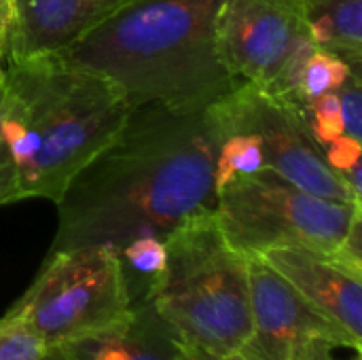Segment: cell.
Instances as JSON below:
<instances>
[{"instance_id":"1","label":"cell","mask_w":362,"mask_h":360,"mask_svg":"<svg viewBox=\"0 0 362 360\" xmlns=\"http://www.w3.org/2000/svg\"><path fill=\"white\" fill-rule=\"evenodd\" d=\"M210 106L129 108L115 140L55 204L57 231L49 252L108 246L119 255L132 240H165L187 219L214 210L218 129Z\"/></svg>"},{"instance_id":"2","label":"cell","mask_w":362,"mask_h":360,"mask_svg":"<svg viewBox=\"0 0 362 360\" xmlns=\"http://www.w3.org/2000/svg\"><path fill=\"white\" fill-rule=\"evenodd\" d=\"M127 115V102L108 79L55 53L8 62L0 208L38 197L57 204L72 178L115 140Z\"/></svg>"},{"instance_id":"3","label":"cell","mask_w":362,"mask_h":360,"mask_svg":"<svg viewBox=\"0 0 362 360\" xmlns=\"http://www.w3.org/2000/svg\"><path fill=\"white\" fill-rule=\"evenodd\" d=\"M221 2L134 0L55 55L108 79L129 108H206L240 83L216 53Z\"/></svg>"},{"instance_id":"4","label":"cell","mask_w":362,"mask_h":360,"mask_svg":"<svg viewBox=\"0 0 362 360\" xmlns=\"http://www.w3.org/2000/svg\"><path fill=\"white\" fill-rule=\"evenodd\" d=\"M142 299L185 346L238 354L252 333L248 257L225 240L214 210L165 238V267Z\"/></svg>"},{"instance_id":"5","label":"cell","mask_w":362,"mask_h":360,"mask_svg":"<svg viewBox=\"0 0 362 360\" xmlns=\"http://www.w3.org/2000/svg\"><path fill=\"white\" fill-rule=\"evenodd\" d=\"M361 212L362 204L314 195L272 170L229 180L214 208L225 240L246 257L274 248L331 257Z\"/></svg>"},{"instance_id":"6","label":"cell","mask_w":362,"mask_h":360,"mask_svg":"<svg viewBox=\"0 0 362 360\" xmlns=\"http://www.w3.org/2000/svg\"><path fill=\"white\" fill-rule=\"evenodd\" d=\"M11 312L51 350L119 329L132 318L134 301L119 255L83 246L49 252Z\"/></svg>"},{"instance_id":"7","label":"cell","mask_w":362,"mask_h":360,"mask_svg":"<svg viewBox=\"0 0 362 360\" xmlns=\"http://www.w3.org/2000/svg\"><path fill=\"white\" fill-rule=\"evenodd\" d=\"M214 42L235 81L278 100L288 98L301 64L316 49L301 0H223Z\"/></svg>"},{"instance_id":"8","label":"cell","mask_w":362,"mask_h":360,"mask_svg":"<svg viewBox=\"0 0 362 360\" xmlns=\"http://www.w3.org/2000/svg\"><path fill=\"white\" fill-rule=\"evenodd\" d=\"M221 125L250 134L261 149L265 170L288 182L337 202L361 204L352 197L344 178L329 166L325 151L312 138L299 110L255 85L238 83L212 104Z\"/></svg>"},{"instance_id":"9","label":"cell","mask_w":362,"mask_h":360,"mask_svg":"<svg viewBox=\"0 0 362 360\" xmlns=\"http://www.w3.org/2000/svg\"><path fill=\"white\" fill-rule=\"evenodd\" d=\"M248 278L252 333L238 352L244 360H291L305 339L362 350V342L308 303L261 257H248Z\"/></svg>"},{"instance_id":"10","label":"cell","mask_w":362,"mask_h":360,"mask_svg":"<svg viewBox=\"0 0 362 360\" xmlns=\"http://www.w3.org/2000/svg\"><path fill=\"white\" fill-rule=\"evenodd\" d=\"M134 0H13L6 59L59 53Z\"/></svg>"},{"instance_id":"11","label":"cell","mask_w":362,"mask_h":360,"mask_svg":"<svg viewBox=\"0 0 362 360\" xmlns=\"http://www.w3.org/2000/svg\"><path fill=\"white\" fill-rule=\"evenodd\" d=\"M259 257L320 314L362 342V280L308 250L274 248Z\"/></svg>"},{"instance_id":"12","label":"cell","mask_w":362,"mask_h":360,"mask_svg":"<svg viewBox=\"0 0 362 360\" xmlns=\"http://www.w3.org/2000/svg\"><path fill=\"white\" fill-rule=\"evenodd\" d=\"M182 342L144 299L115 331L62 346L70 360H178Z\"/></svg>"},{"instance_id":"13","label":"cell","mask_w":362,"mask_h":360,"mask_svg":"<svg viewBox=\"0 0 362 360\" xmlns=\"http://www.w3.org/2000/svg\"><path fill=\"white\" fill-rule=\"evenodd\" d=\"M301 8L318 49L362 68V0H301Z\"/></svg>"},{"instance_id":"14","label":"cell","mask_w":362,"mask_h":360,"mask_svg":"<svg viewBox=\"0 0 362 360\" xmlns=\"http://www.w3.org/2000/svg\"><path fill=\"white\" fill-rule=\"evenodd\" d=\"M350 70H352V66H348L341 57L316 47L308 55V59L301 64L297 79H295V85H293L288 98L282 102H288L293 106H301V104H305V102H310L322 93L337 91L339 85L350 74Z\"/></svg>"},{"instance_id":"15","label":"cell","mask_w":362,"mask_h":360,"mask_svg":"<svg viewBox=\"0 0 362 360\" xmlns=\"http://www.w3.org/2000/svg\"><path fill=\"white\" fill-rule=\"evenodd\" d=\"M299 115L303 117L312 138L316 144L325 151L335 138L344 134V121H341V110H339V98L337 91L322 93L301 106H295Z\"/></svg>"},{"instance_id":"16","label":"cell","mask_w":362,"mask_h":360,"mask_svg":"<svg viewBox=\"0 0 362 360\" xmlns=\"http://www.w3.org/2000/svg\"><path fill=\"white\" fill-rule=\"evenodd\" d=\"M47 346L11 310L0 318V360H42Z\"/></svg>"},{"instance_id":"17","label":"cell","mask_w":362,"mask_h":360,"mask_svg":"<svg viewBox=\"0 0 362 360\" xmlns=\"http://www.w3.org/2000/svg\"><path fill=\"white\" fill-rule=\"evenodd\" d=\"M344 134L362 140V68H352L337 89Z\"/></svg>"},{"instance_id":"18","label":"cell","mask_w":362,"mask_h":360,"mask_svg":"<svg viewBox=\"0 0 362 360\" xmlns=\"http://www.w3.org/2000/svg\"><path fill=\"white\" fill-rule=\"evenodd\" d=\"M327 259L344 272H348L350 276L362 280V212L354 219L348 236L337 246V250Z\"/></svg>"},{"instance_id":"19","label":"cell","mask_w":362,"mask_h":360,"mask_svg":"<svg viewBox=\"0 0 362 360\" xmlns=\"http://www.w3.org/2000/svg\"><path fill=\"white\" fill-rule=\"evenodd\" d=\"M325 157L329 166L341 176L346 170H350L354 163L361 161V140H354L348 134H341L325 149Z\"/></svg>"},{"instance_id":"20","label":"cell","mask_w":362,"mask_h":360,"mask_svg":"<svg viewBox=\"0 0 362 360\" xmlns=\"http://www.w3.org/2000/svg\"><path fill=\"white\" fill-rule=\"evenodd\" d=\"M291 360H337L333 354V346L320 339H305L301 344H297V348L293 350ZM354 360H361L356 356Z\"/></svg>"},{"instance_id":"21","label":"cell","mask_w":362,"mask_h":360,"mask_svg":"<svg viewBox=\"0 0 362 360\" xmlns=\"http://www.w3.org/2000/svg\"><path fill=\"white\" fill-rule=\"evenodd\" d=\"M178 360H244L240 354H212L193 346H182Z\"/></svg>"},{"instance_id":"22","label":"cell","mask_w":362,"mask_h":360,"mask_svg":"<svg viewBox=\"0 0 362 360\" xmlns=\"http://www.w3.org/2000/svg\"><path fill=\"white\" fill-rule=\"evenodd\" d=\"M11 21H13V0H0V36L4 40H6Z\"/></svg>"},{"instance_id":"23","label":"cell","mask_w":362,"mask_h":360,"mask_svg":"<svg viewBox=\"0 0 362 360\" xmlns=\"http://www.w3.org/2000/svg\"><path fill=\"white\" fill-rule=\"evenodd\" d=\"M42 360H70L66 356V352L62 350V348H51V350H47V354H45V359Z\"/></svg>"},{"instance_id":"24","label":"cell","mask_w":362,"mask_h":360,"mask_svg":"<svg viewBox=\"0 0 362 360\" xmlns=\"http://www.w3.org/2000/svg\"><path fill=\"white\" fill-rule=\"evenodd\" d=\"M4 57H6V47H4V38L0 36V83L4 81Z\"/></svg>"},{"instance_id":"25","label":"cell","mask_w":362,"mask_h":360,"mask_svg":"<svg viewBox=\"0 0 362 360\" xmlns=\"http://www.w3.org/2000/svg\"><path fill=\"white\" fill-rule=\"evenodd\" d=\"M0 132H2V83H0ZM0 174H2V157H0Z\"/></svg>"}]
</instances>
